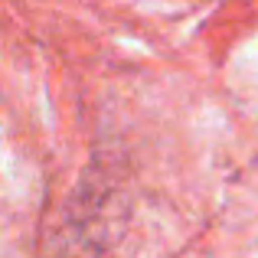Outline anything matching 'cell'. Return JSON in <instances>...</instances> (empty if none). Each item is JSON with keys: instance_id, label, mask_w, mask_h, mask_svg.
I'll use <instances>...</instances> for the list:
<instances>
[{"instance_id": "obj_1", "label": "cell", "mask_w": 258, "mask_h": 258, "mask_svg": "<svg viewBox=\"0 0 258 258\" xmlns=\"http://www.w3.org/2000/svg\"><path fill=\"white\" fill-rule=\"evenodd\" d=\"M56 258H79V255H69V248H66V245H59ZM85 258H98V255H85Z\"/></svg>"}]
</instances>
